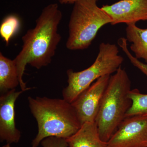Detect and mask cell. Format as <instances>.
Here are the masks:
<instances>
[{"mask_svg": "<svg viewBox=\"0 0 147 147\" xmlns=\"http://www.w3.org/2000/svg\"><path fill=\"white\" fill-rule=\"evenodd\" d=\"M77 0H59V2L62 4H73Z\"/></svg>", "mask_w": 147, "mask_h": 147, "instance_id": "obj_17", "label": "cell"}, {"mask_svg": "<svg viewBox=\"0 0 147 147\" xmlns=\"http://www.w3.org/2000/svg\"><path fill=\"white\" fill-rule=\"evenodd\" d=\"M131 86L127 72L121 67L110 76L95 120L100 138L103 142L110 140L131 107L132 100L128 96Z\"/></svg>", "mask_w": 147, "mask_h": 147, "instance_id": "obj_3", "label": "cell"}, {"mask_svg": "<svg viewBox=\"0 0 147 147\" xmlns=\"http://www.w3.org/2000/svg\"><path fill=\"white\" fill-rule=\"evenodd\" d=\"M123 61L115 44L100 43L97 57L90 66L81 71H74L71 69L67 71L68 85L63 90V99L72 103L95 80L116 72Z\"/></svg>", "mask_w": 147, "mask_h": 147, "instance_id": "obj_5", "label": "cell"}, {"mask_svg": "<svg viewBox=\"0 0 147 147\" xmlns=\"http://www.w3.org/2000/svg\"><path fill=\"white\" fill-rule=\"evenodd\" d=\"M20 85L18 71L13 60L0 53V92L1 94L16 89Z\"/></svg>", "mask_w": 147, "mask_h": 147, "instance_id": "obj_12", "label": "cell"}, {"mask_svg": "<svg viewBox=\"0 0 147 147\" xmlns=\"http://www.w3.org/2000/svg\"><path fill=\"white\" fill-rule=\"evenodd\" d=\"M126 39L131 42L130 50L137 59H143L147 64V28L142 29L135 24L127 25Z\"/></svg>", "mask_w": 147, "mask_h": 147, "instance_id": "obj_11", "label": "cell"}, {"mask_svg": "<svg viewBox=\"0 0 147 147\" xmlns=\"http://www.w3.org/2000/svg\"><path fill=\"white\" fill-rule=\"evenodd\" d=\"M128 96L132 100V105L125 115L126 117L136 115H147V94L140 92L137 89L131 90Z\"/></svg>", "mask_w": 147, "mask_h": 147, "instance_id": "obj_13", "label": "cell"}, {"mask_svg": "<svg viewBox=\"0 0 147 147\" xmlns=\"http://www.w3.org/2000/svg\"><path fill=\"white\" fill-rule=\"evenodd\" d=\"M66 139L68 147H106L107 142L100 138L95 122L82 125L75 134Z\"/></svg>", "mask_w": 147, "mask_h": 147, "instance_id": "obj_10", "label": "cell"}, {"mask_svg": "<svg viewBox=\"0 0 147 147\" xmlns=\"http://www.w3.org/2000/svg\"><path fill=\"white\" fill-rule=\"evenodd\" d=\"M106 147H147V115L125 117Z\"/></svg>", "mask_w": 147, "mask_h": 147, "instance_id": "obj_6", "label": "cell"}, {"mask_svg": "<svg viewBox=\"0 0 147 147\" xmlns=\"http://www.w3.org/2000/svg\"><path fill=\"white\" fill-rule=\"evenodd\" d=\"M16 89L1 94L0 97V140L11 144L17 143L21 133L16 128L15 121V102L23 92Z\"/></svg>", "mask_w": 147, "mask_h": 147, "instance_id": "obj_8", "label": "cell"}, {"mask_svg": "<svg viewBox=\"0 0 147 147\" xmlns=\"http://www.w3.org/2000/svg\"><path fill=\"white\" fill-rule=\"evenodd\" d=\"M3 147H11V146L10 144H7L6 145H4V146H3Z\"/></svg>", "mask_w": 147, "mask_h": 147, "instance_id": "obj_18", "label": "cell"}, {"mask_svg": "<svg viewBox=\"0 0 147 147\" xmlns=\"http://www.w3.org/2000/svg\"><path fill=\"white\" fill-rule=\"evenodd\" d=\"M110 76L105 75L98 79L71 103L82 125L87 122H95Z\"/></svg>", "mask_w": 147, "mask_h": 147, "instance_id": "obj_7", "label": "cell"}, {"mask_svg": "<svg viewBox=\"0 0 147 147\" xmlns=\"http://www.w3.org/2000/svg\"><path fill=\"white\" fill-rule=\"evenodd\" d=\"M101 8L112 18L113 26L147 21V0H121Z\"/></svg>", "mask_w": 147, "mask_h": 147, "instance_id": "obj_9", "label": "cell"}, {"mask_svg": "<svg viewBox=\"0 0 147 147\" xmlns=\"http://www.w3.org/2000/svg\"><path fill=\"white\" fill-rule=\"evenodd\" d=\"M20 27V20L16 15H9L3 20L0 26V35L7 45L18 32Z\"/></svg>", "mask_w": 147, "mask_h": 147, "instance_id": "obj_14", "label": "cell"}, {"mask_svg": "<svg viewBox=\"0 0 147 147\" xmlns=\"http://www.w3.org/2000/svg\"><path fill=\"white\" fill-rule=\"evenodd\" d=\"M98 0H77L74 2L69 22V36L66 47L71 50L87 49L98 31L111 24L108 13L97 5Z\"/></svg>", "mask_w": 147, "mask_h": 147, "instance_id": "obj_4", "label": "cell"}, {"mask_svg": "<svg viewBox=\"0 0 147 147\" xmlns=\"http://www.w3.org/2000/svg\"><path fill=\"white\" fill-rule=\"evenodd\" d=\"M118 43L123 52L127 56L130 62L134 66L137 67L142 73H144L147 77V64L140 61L139 59L131 55L127 47V40L126 38H121L119 40Z\"/></svg>", "mask_w": 147, "mask_h": 147, "instance_id": "obj_15", "label": "cell"}, {"mask_svg": "<svg viewBox=\"0 0 147 147\" xmlns=\"http://www.w3.org/2000/svg\"><path fill=\"white\" fill-rule=\"evenodd\" d=\"M62 18V13L58 4H50L42 9L36 21L35 27L22 37V50L13 59L22 91L32 89L27 88L23 79L27 65L39 69L52 62L61 39L58 30Z\"/></svg>", "mask_w": 147, "mask_h": 147, "instance_id": "obj_1", "label": "cell"}, {"mask_svg": "<svg viewBox=\"0 0 147 147\" xmlns=\"http://www.w3.org/2000/svg\"><path fill=\"white\" fill-rule=\"evenodd\" d=\"M40 144L42 147H68L66 139L61 137H47L42 140Z\"/></svg>", "mask_w": 147, "mask_h": 147, "instance_id": "obj_16", "label": "cell"}, {"mask_svg": "<svg viewBox=\"0 0 147 147\" xmlns=\"http://www.w3.org/2000/svg\"><path fill=\"white\" fill-rule=\"evenodd\" d=\"M28 99L38 128L32 142V147H37L48 137L67 139L82 126L73 105L63 98L29 96Z\"/></svg>", "mask_w": 147, "mask_h": 147, "instance_id": "obj_2", "label": "cell"}]
</instances>
